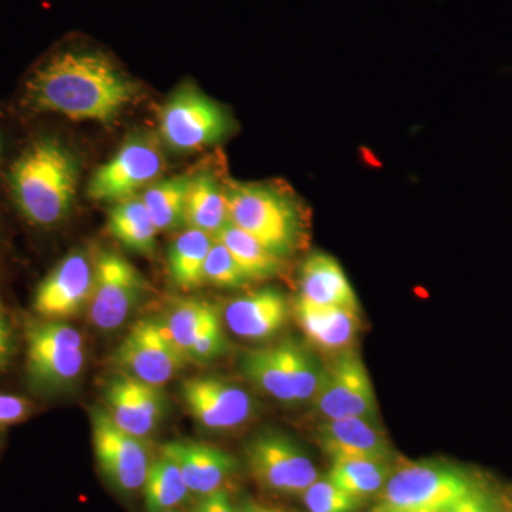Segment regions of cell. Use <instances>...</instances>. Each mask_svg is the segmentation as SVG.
I'll return each mask as SVG.
<instances>
[{
    "mask_svg": "<svg viewBox=\"0 0 512 512\" xmlns=\"http://www.w3.org/2000/svg\"><path fill=\"white\" fill-rule=\"evenodd\" d=\"M137 94V83L113 57L87 40L69 39L30 67L13 114L19 120L60 116L111 124Z\"/></svg>",
    "mask_w": 512,
    "mask_h": 512,
    "instance_id": "obj_1",
    "label": "cell"
},
{
    "mask_svg": "<svg viewBox=\"0 0 512 512\" xmlns=\"http://www.w3.org/2000/svg\"><path fill=\"white\" fill-rule=\"evenodd\" d=\"M15 147L3 170V195L29 231H55L73 210L79 158L59 134L42 128L29 131Z\"/></svg>",
    "mask_w": 512,
    "mask_h": 512,
    "instance_id": "obj_2",
    "label": "cell"
},
{
    "mask_svg": "<svg viewBox=\"0 0 512 512\" xmlns=\"http://www.w3.org/2000/svg\"><path fill=\"white\" fill-rule=\"evenodd\" d=\"M22 382L33 400L72 392L86 367L82 333L67 322L22 318Z\"/></svg>",
    "mask_w": 512,
    "mask_h": 512,
    "instance_id": "obj_3",
    "label": "cell"
},
{
    "mask_svg": "<svg viewBox=\"0 0 512 512\" xmlns=\"http://www.w3.org/2000/svg\"><path fill=\"white\" fill-rule=\"evenodd\" d=\"M229 222L272 254L285 258L301 247L306 212L295 192L276 183L228 181Z\"/></svg>",
    "mask_w": 512,
    "mask_h": 512,
    "instance_id": "obj_4",
    "label": "cell"
},
{
    "mask_svg": "<svg viewBox=\"0 0 512 512\" xmlns=\"http://www.w3.org/2000/svg\"><path fill=\"white\" fill-rule=\"evenodd\" d=\"M470 474L441 461H417L393 470L377 510L386 512H446L476 490Z\"/></svg>",
    "mask_w": 512,
    "mask_h": 512,
    "instance_id": "obj_5",
    "label": "cell"
},
{
    "mask_svg": "<svg viewBox=\"0 0 512 512\" xmlns=\"http://www.w3.org/2000/svg\"><path fill=\"white\" fill-rule=\"evenodd\" d=\"M234 127L224 106L191 83L170 94L158 114V130L165 146L187 153L214 146Z\"/></svg>",
    "mask_w": 512,
    "mask_h": 512,
    "instance_id": "obj_6",
    "label": "cell"
},
{
    "mask_svg": "<svg viewBox=\"0 0 512 512\" xmlns=\"http://www.w3.org/2000/svg\"><path fill=\"white\" fill-rule=\"evenodd\" d=\"M148 282L117 252L100 249L94 258V288L87 306L90 323L100 332L120 329L147 296Z\"/></svg>",
    "mask_w": 512,
    "mask_h": 512,
    "instance_id": "obj_7",
    "label": "cell"
},
{
    "mask_svg": "<svg viewBox=\"0 0 512 512\" xmlns=\"http://www.w3.org/2000/svg\"><path fill=\"white\" fill-rule=\"evenodd\" d=\"M164 171V156L153 134H134L127 138L107 163L90 178L87 195L94 201L117 202L136 197L156 183Z\"/></svg>",
    "mask_w": 512,
    "mask_h": 512,
    "instance_id": "obj_8",
    "label": "cell"
},
{
    "mask_svg": "<svg viewBox=\"0 0 512 512\" xmlns=\"http://www.w3.org/2000/svg\"><path fill=\"white\" fill-rule=\"evenodd\" d=\"M94 456L103 477L117 493L130 495L143 490L151 454L146 440L120 429L104 407H93Z\"/></svg>",
    "mask_w": 512,
    "mask_h": 512,
    "instance_id": "obj_9",
    "label": "cell"
},
{
    "mask_svg": "<svg viewBox=\"0 0 512 512\" xmlns=\"http://www.w3.org/2000/svg\"><path fill=\"white\" fill-rule=\"evenodd\" d=\"M245 456L252 478L271 493L301 495L319 478L308 453L285 434H259L249 441Z\"/></svg>",
    "mask_w": 512,
    "mask_h": 512,
    "instance_id": "obj_10",
    "label": "cell"
},
{
    "mask_svg": "<svg viewBox=\"0 0 512 512\" xmlns=\"http://www.w3.org/2000/svg\"><path fill=\"white\" fill-rule=\"evenodd\" d=\"M94 288V259L83 249H74L33 288L29 315L67 322L86 311Z\"/></svg>",
    "mask_w": 512,
    "mask_h": 512,
    "instance_id": "obj_11",
    "label": "cell"
},
{
    "mask_svg": "<svg viewBox=\"0 0 512 512\" xmlns=\"http://www.w3.org/2000/svg\"><path fill=\"white\" fill-rule=\"evenodd\" d=\"M113 362L124 375L163 387L171 382L190 360L171 342L160 319H141L117 349Z\"/></svg>",
    "mask_w": 512,
    "mask_h": 512,
    "instance_id": "obj_12",
    "label": "cell"
},
{
    "mask_svg": "<svg viewBox=\"0 0 512 512\" xmlns=\"http://www.w3.org/2000/svg\"><path fill=\"white\" fill-rule=\"evenodd\" d=\"M312 403L323 420H376L377 403L372 380L365 363L353 349L339 353L332 365L325 367V375Z\"/></svg>",
    "mask_w": 512,
    "mask_h": 512,
    "instance_id": "obj_13",
    "label": "cell"
},
{
    "mask_svg": "<svg viewBox=\"0 0 512 512\" xmlns=\"http://www.w3.org/2000/svg\"><path fill=\"white\" fill-rule=\"evenodd\" d=\"M185 409L202 429L229 431L254 417V397L238 384L215 376L184 380L180 389Z\"/></svg>",
    "mask_w": 512,
    "mask_h": 512,
    "instance_id": "obj_14",
    "label": "cell"
},
{
    "mask_svg": "<svg viewBox=\"0 0 512 512\" xmlns=\"http://www.w3.org/2000/svg\"><path fill=\"white\" fill-rule=\"evenodd\" d=\"M103 407L120 429L146 440L167 417L168 397L163 387L120 372L104 383Z\"/></svg>",
    "mask_w": 512,
    "mask_h": 512,
    "instance_id": "obj_15",
    "label": "cell"
},
{
    "mask_svg": "<svg viewBox=\"0 0 512 512\" xmlns=\"http://www.w3.org/2000/svg\"><path fill=\"white\" fill-rule=\"evenodd\" d=\"M318 444L332 461H390L392 444L376 420H323L316 431Z\"/></svg>",
    "mask_w": 512,
    "mask_h": 512,
    "instance_id": "obj_16",
    "label": "cell"
},
{
    "mask_svg": "<svg viewBox=\"0 0 512 512\" xmlns=\"http://www.w3.org/2000/svg\"><path fill=\"white\" fill-rule=\"evenodd\" d=\"M161 453L173 458L190 493L200 497L221 490L238 468V461L232 454L198 441H168Z\"/></svg>",
    "mask_w": 512,
    "mask_h": 512,
    "instance_id": "obj_17",
    "label": "cell"
},
{
    "mask_svg": "<svg viewBox=\"0 0 512 512\" xmlns=\"http://www.w3.org/2000/svg\"><path fill=\"white\" fill-rule=\"evenodd\" d=\"M289 318V305L284 293L261 289L228 302L224 320L238 338L266 340L274 338Z\"/></svg>",
    "mask_w": 512,
    "mask_h": 512,
    "instance_id": "obj_18",
    "label": "cell"
},
{
    "mask_svg": "<svg viewBox=\"0 0 512 512\" xmlns=\"http://www.w3.org/2000/svg\"><path fill=\"white\" fill-rule=\"evenodd\" d=\"M295 313L306 339L316 348L338 355L353 348L360 332L359 309L315 305L298 298Z\"/></svg>",
    "mask_w": 512,
    "mask_h": 512,
    "instance_id": "obj_19",
    "label": "cell"
},
{
    "mask_svg": "<svg viewBox=\"0 0 512 512\" xmlns=\"http://www.w3.org/2000/svg\"><path fill=\"white\" fill-rule=\"evenodd\" d=\"M293 342L248 352L241 367L249 382L272 399L296 404L295 375H293Z\"/></svg>",
    "mask_w": 512,
    "mask_h": 512,
    "instance_id": "obj_20",
    "label": "cell"
},
{
    "mask_svg": "<svg viewBox=\"0 0 512 512\" xmlns=\"http://www.w3.org/2000/svg\"><path fill=\"white\" fill-rule=\"evenodd\" d=\"M229 224L228 181L212 170L192 175L185 201V227L217 237Z\"/></svg>",
    "mask_w": 512,
    "mask_h": 512,
    "instance_id": "obj_21",
    "label": "cell"
},
{
    "mask_svg": "<svg viewBox=\"0 0 512 512\" xmlns=\"http://www.w3.org/2000/svg\"><path fill=\"white\" fill-rule=\"evenodd\" d=\"M299 298L315 305L359 309L356 293L342 266L323 252H315L302 265Z\"/></svg>",
    "mask_w": 512,
    "mask_h": 512,
    "instance_id": "obj_22",
    "label": "cell"
},
{
    "mask_svg": "<svg viewBox=\"0 0 512 512\" xmlns=\"http://www.w3.org/2000/svg\"><path fill=\"white\" fill-rule=\"evenodd\" d=\"M215 238L207 232L187 228L168 249L171 281L181 291L190 292L205 284L204 265Z\"/></svg>",
    "mask_w": 512,
    "mask_h": 512,
    "instance_id": "obj_23",
    "label": "cell"
},
{
    "mask_svg": "<svg viewBox=\"0 0 512 512\" xmlns=\"http://www.w3.org/2000/svg\"><path fill=\"white\" fill-rule=\"evenodd\" d=\"M111 237L124 248L141 255H153L156 249L157 228L141 198L117 202L107 221Z\"/></svg>",
    "mask_w": 512,
    "mask_h": 512,
    "instance_id": "obj_24",
    "label": "cell"
},
{
    "mask_svg": "<svg viewBox=\"0 0 512 512\" xmlns=\"http://www.w3.org/2000/svg\"><path fill=\"white\" fill-rule=\"evenodd\" d=\"M190 180V175H175L156 181L143 191L140 198L158 232L185 227V201Z\"/></svg>",
    "mask_w": 512,
    "mask_h": 512,
    "instance_id": "obj_25",
    "label": "cell"
},
{
    "mask_svg": "<svg viewBox=\"0 0 512 512\" xmlns=\"http://www.w3.org/2000/svg\"><path fill=\"white\" fill-rule=\"evenodd\" d=\"M218 319L220 315L210 302L188 298L171 305L160 322L171 342L187 356L192 343L202 330Z\"/></svg>",
    "mask_w": 512,
    "mask_h": 512,
    "instance_id": "obj_26",
    "label": "cell"
},
{
    "mask_svg": "<svg viewBox=\"0 0 512 512\" xmlns=\"http://www.w3.org/2000/svg\"><path fill=\"white\" fill-rule=\"evenodd\" d=\"M218 241L227 247L251 281H264L278 274L282 259L272 254L258 239L232 222L218 232Z\"/></svg>",
    "mask_w": 512,
    "mask_h": 512,
    "instance_id": "obj_27",
    "label": "cell"
},
{
    "mask_svg": "<svg viewBox=\"0 0 512 512\" xmlns=\"http://www.w3.org/2000/svg\"><path fill=\"white\" fill-rule=\"evenodd\" d=\"M143 491L148 512L175 510L190 494L180 467L163 453L151 463Z\"/></svg>",
    "mask_w": 512,
    "mask_h": 512,
    "instance_id": "obj_28",
    "label": "cell"
},
{
    "mask_svg": "<svg viewBox=\"0 0 512 512\" xmlns=\"http://www.w3.org/2000/svg\"><path fill=\"white\" fill-rule=\"evenodd\" d=\"M393 470L390 461L338 460L332 461L328 477L342 490L365 500L383 490Z\"/></svg>",
    "mask_w": 512,
    "mask_h": 512,
    "instance_id": "obj_29",
    "label": "cell"
},
{
    "mask_svg": "<svg viewBox=\"0 0 512 512\" xmlns=\"http://www.w3.org/2000/svg\"><path fill=\"white\" fill-rule=\"evenodd\" d=\"M309 512H355L362 505V498L338 487L329 477L318 478L301 494Z\"/></svg>",
    "mask_w": 512,
    "mask_h": 512,
    "instance_id": "obj_30",
    "label": "cell"
},
{
    "mask_svg": "<svg viewBox=\"0 0 512 512\" xmlns=\"http://www.w3.org/2000/svg\"><path fill=\"white\" fill-rule=\"evenodd\" d=\"M204 281L218 288H241L251 279L242 271L227 247L215 239L205 259Z\"/></svg>",
    "mask_w": 512,
    "mask_h": 512,
    "instance_id": "obj_31",
    "label": "cell"
},
{
    "mask_svg": "<svg viewBox=\"0 0 512 512\" xmlns=\"http://www.w3.org/2000/svg\"><path fill=\"white\" fill-rule=\"evenodd\" d=\"M22 323L10 312L0 291V379L8 376L22 355Z\"/></svg>",
    "mask_w": 512,
    "mask_h": 512,
    "instance_id": "obj_32",
    "label": "cell"
},
{
    "mask_svg": "<svg viewBox=\"0 0 512 512\" xmlns=\"http://www.w3.org/2000/svg\"><path fill=\"white\" fill-rule=\"evenodd\" d=\"M228 349L227 338H225L224 330H222L221 320H215L208 328L200 333L194 340L190 350H188V360L194 362H210V360L218 359L225 355Z\"/></svg>",
    "mask_w": 512,
    "mask_h": 512,
    "instance_id": "obj_33",
    "label": "cell"
},
{
    "mask_svg": "<svg viewBox=\"0 0 512 512\" xmlns=\"http://www.w3.org/2000/svg\"><path fill=\"white\" fill-rule=\"evenodd\" d=\"M37 412L36 400L26 394L0 392V430L18 426L32 419Z\"/></svg>",
    "mask_w": 512,
    "mask_h": 512,
    "instance_id": "obj_34",
    "label": "cell"
},
{
    "mask_svg": "<svg viewBox=\"0 0 512 512\" xmlns=\"http://www.w3.org/2000/svg\"><path fill=\"white\" fill-rule=\"evenodd\" d=\"M446 512H498V510L490 494L485 493L484 490H481L480 485H478L476 490L461 498L458 503L454 504Z\"/></svg>",
    "mask_w": 512,
    "mask_h": 512,
    "instance_id": "obj_35",
    "label": "cell"
},
{
    "mask_svg": "<svg viewBox=\"0 0 512 512\" xmlns=\"http://www.w3.org/2000/svg\"><path fill=\"white\" fill-rule=\"evenodd\" d=\"M195 512H238V510H235L234 505H232L227 491L221 488V490L201 497Z\"/></svg>",
    "mask_w": 512,
    "mask_h": 512,
    "instance_id": "obj_36",
    "label": "cell"
},
{
    "mask_svg": "<svg viewBox=\"0 0 512 512\" xmlns=\"http://www.w3.org/2000/svg\"><path fill=\"white\" fill-rule=\"evenodd\" d=\"M5 120H3L2 113H0V195L3 194L2 181L3 170H5L6 160L10 150L9 134L6 131Z\"/></svg>",
    "mask_w": 512,
    "mask_h": 512,
    "instance_id": "obj_37",
    "label": "cell"
},
{
    "mask_svg": "<svg viewBox=\"0 0 512 512\" xmlns=\"http://www.w3.org/2000/svg\"><path fill=\"white\" fill-rule=\"evenodd\" d=\"M241 511L242 512H281L278 510H272V508H266V507H262V505L251 503V501H248V503H245L244 507L241 508Z\"/></svg>",
    "mask_w": 512,
    "mask_h": 512,
    "instance_id": "obj_38",
    "label": "cell"
},
{
    "mask_svg": "<svg viewBox=\"0 0 512 512\" xmlns=\"http://www.w3.org/2000/svg\"><path fill=\"white\" fill-rule=\"evenodd\" d=\"M6 431L0 430V450H2L3 437H5Z\"/></svg>",
    "mask_w": 512,
    "mask_h": 512,
    "instance_id": "obj_39",
    "label": "cell"
},
{
    "mask_svg": "<svg viewBox=\"0 0 512 512\" xmlns=\"http://www.w3.org/2000/svg\"><path fill=\"white\" fill-rule=\"evenodd\" d=\"M164 512H181V511H177V510H170V511H164Z\"/></svg>",
    "mask_w": 512,
    "mask_h": 512,
    "instance_id": "obj_40",
    "label": "cell"
},
{
    "mask_svg": "<svg viewBox=\"0 0 512 512\" xmlns=\"http://www.w3.org/2000/svg\"><path fill=\"white\" fill-rule=\"evenodd\" d=\"M373 512H386V511L377 510V508H376V510H375V511H373Z\"/></svg>",
    "mask_w": 512,
    "mask_h": 512,
    "instance_id": "obj_41",
    "label": "cell"
},
{
    "mask_svg": "<svg viewBox=\"0 0 512 512\" xmlns=\"http://www.w3.org/2000/svg\"><path fill=\"white\" fill-rule=\"evenodd\" d=\"M238 512H242L241 510H239Z\"/></svg>",
    "mask_w": 512,
    "mask_h": 512,
    "instance_id": "obj_42",
    "label": "cell"
}]
</instances>
